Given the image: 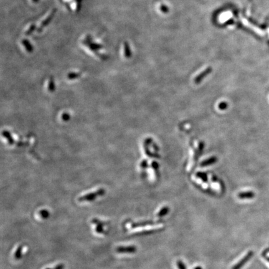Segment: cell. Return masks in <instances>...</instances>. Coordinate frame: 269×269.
Returning a JSON list of instances; mask_svg holds the SVG:
<instances>
[{"label": "cell", "mask_w": 269, "mask_h": 269, "mask_svg": "<svg viewBox=\"0 0 269 269\" xmlns=\"http://www.w3.org/2000/svg\"><path fill=\"white\" fill-rule=\"evenodd\" d=\"M116 251L120 253H132L136 252L137 247L133 246H120L116 248Z\"/></svg>", "instance_id": "obj_2"}, {"label": "cell", "mask_w": 269, "mask_h": 269, "mask_svg": "<svg viewBox=\"0 0 269 269\" xmlns=\"http://www.w3.org/2000/svg\"><path fill=\"white\" fill-rule=\"evenodd\" d=\"M46 269H52V268H46ZM54 269H56V268H54Z\"/></svg>", "instance_id": "obj_15"}, {"label": "cell", "mask_w": 269, "mask_h": 269, "mask_svg": "<svg viewBox=\"0 0 269 269\" xmlns=\"http://www.w3.org/2000/svg\"><path fill=\"white\" fill-rule=\"evenodd\" d=\"M266 258H267V261L269 262V257H267Z\"/></svg>", "instance_id": "obj_14"}, {"label": "cell", "mask_w": 269, "mask_h": 269, "mask_svg": "<svg viewBox=\"0 0 269 269\" xmlns=\"http://www.w3.org/2000/svg\"><path fill=\"white\" fill-rule=\"evenodd\" d=\"M254 196V194L252 191L241 192L238 194V198L241 199H251Z\"/></svg>", "instance_id": "obj_5"}, {"label": "cell", "mask_w": 269, "mask_h": 269, "mask_svg": "<svg viewBox=\"0 0 269 269\" xmlns=\"http://www.w3.org/2000/svg\"><path fill=\"white\" fill-rule=\"evenodd\" d=\"M177 266L178 269H186V267L181 261H177Z\"/></svg>", "instance_id": "obj_12"}, {"label": "cell", "mask_w": 269, "mask_h": 269, "mask_svg": "<svg viewBox=\"0 0 269 269\" xmlns=\"http://www.w3.org/2000/svg\"><path fill=\"white\" fill-rule=\"evenodd\" d=\"M253 252L252 251H249L246 255L244 256L241 260L238 262L235 265H234L232 269H241V268L245 265V264L251 260V258L253 257Z\"/></svg>", "instance_id": "obj_1"}, {"label": "cell", "mask_w": 269, "mask_h": 269, "mask_svg": "<svg viewBox=\"0 0 269 269\" xmlns=\"http://www.w3.org/2000/svg\"><path fill=\"white\" fill-rule=\"evenodd\" d=\"M159 222H155L153 221H143L140 222H136L133 223L131 224L132 228H137V227H146L149 226H154L156 225L159 224Z\"/></svg>", "instance_id": "obj_3"}, {"label": "cell", "mask_w": 269, "mask_h": 269, "mask_svg": "<svg viewBox=\"0 0 269 269\" xmlns=\"http://www.w3.org/2000/svg\"><path fill=\"white\" fill-rule=\"evenodd\" d=\"M211 70L210 69L209 71V69H207V71H206L205 72H203L201 75H199V76H198L196 79H195V83L196 84H199V83H200L201 82V81L202 80V79L204 77H205L206 76V74H208L209 72H211Z\"/></svg>", "instance_id": "obj_8"}, {"label": "cell", "mask_w": 269, "mask_h": 269, "mask_svg": "<svg viewBox=\"0 0 269 269\" xmlns=\"http://www.w3.org/2000/svg\"><path fill=\"white\" fill-rule=\"evenodd\" d=\"M39 215L43 219H46L49 216V213L47 210H42L40 211Z\"/></svg>", "instance_id": "obj_11"}, {"label": "cell", "mask_w": 269, "mask_h": 269, "mask_svg": "<svg viewBox=\"0 0 269 269\" xmlns=\"http://www.w3.org/2000/svg\"><path fill=\"white\" fill-rule=\"evenodd\" d=\"M22 251H23V246H19L17 250L14 253V257L16 260H19V258H21L22 256Z\"/></svg>", "instance_id": "obj_9"}, {"label": "cell", "mask_w": 269, "mask_h": 269, "mask_svg": "<svg viewBox=\"0 0 269 269\" xmlns=\"http://www.w3.org/2000/svg\"><path fill=\"white\" fill-rule=\"evenodd\" d=\"M169 208L168 206H164L159 211L158 214H157V216L158 217H162L164 216H166V214L169 212Z\"/></svg>", "instance_id": "obj_7"}, {"label": "cell", "mask_w": 269, "mask_h": 269, "mask_svg": "<svg viewBox=\"0 0 269 269\" xmlns=\"http://www.w3.org/2000/svg\"><path fill=\"white\" fill-rule=\"evenodd\" d=\"M194 269H202V268L201 267H200V266H198L196 268H194Z\"/></svg>", "instance_id": "obj_13"}, {"label": "cell", "mask_w": 269, "mask_h": 269, "mask_svg": "<svg viewBox=\"0 0 269 269\" xmlns=\"http://www.w3.org/2000/svg\"><path fill=\"white\" fill-rule=\"evenodd\" d=\"M217 158L216 156H212L211 158L207 159L206 160L203 161L201 163V166L205 167V166L211 165V164H212L214 163H216L217 162Z\"/></svg>", "instance_id": "obj_4"}, {"label": "cell", "mask_w": 269, "mask_h": 269, "mask_svg": "<svg viewBox=\"0 0 269 269\" xmlns=\"http://www.w3.org/2000/svg\"><path fill=\"white\" fill-rule=\"evenodd\" d=\"M92 222L97 224V226H96V232L97 233L101 234V233L103 232V226L104 224H103V222H102L101 221H99L97 220V219H93V220L92 221Z\"/></svg>", "instance_id": "obj_6"}, {"label": "cell", "mask_w": 269, "mask_h": 269, "mask_svg": "<svg viewBox=\"0 0 269 269\" xmlns=\"http://www.w3.org/2000/svg\"><path fill=\"white\" fill-rule=\"evenodd\" d=\"M228 107V103L226 102H221L219 103L218 105V108L221 110H224Z\"/></svg>", "instance_id": "obj_10"}]
</instances>
